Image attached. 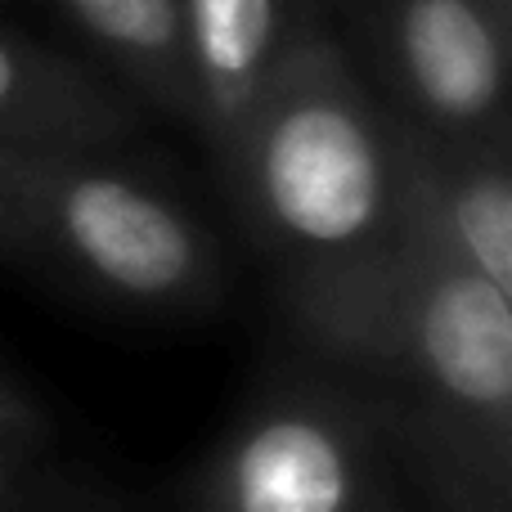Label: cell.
<instances>
[{"instance_id": "cell-1", "label": "cell", "mask_w": 512, "mask_h": 512, "mask_svg": "<svg viewBox=\"0 0 512 512\" xmlns=\"http://www.w3.org/2000/svg\"><path fill=\"white\" fill-rule=\"evenodd\" d=\"M297 337L351 373L396 459L450 512H508L512 297L391 234L378 252L283 283Z\"/></svg>"}, {"instance_id": "cell-2", "label": "cell", "mask_w": 512, "mask_h": 512, "mask_svg": "<svg viewBox=\"0 0 512 512\" xmlns=\"http://www.w3.org/2000/svg\"><path fill=\"white\" fill-rule=\"evenodd\" d=\"M216 171L279 283L337 270L396 234L387 108L342 27H319L283 59Z\"/></svg>"}, {"instance_id": "cell-3", "label": "cell", "mask_w": 512, "mask_h": 512, "mask_svg": "<svg viewBox=\"0 0 512 512\" xmlns=\"http://www.w3.org/2000/svg\"><path fill=\"white\" fill-rule=\"evenodd\" d=\"M0 256L140 315H198L225 288L203 216L117 153L0 149Z\"/></svg>"}, {"instance_id": "cell-4", "label": "cell", "mask_w": 512, "mask_h": 512, "mask_svg": "<svg viewBox=\"0 0 512 512\" xmlns=\"http://www.w3.org/2000/svg\"><path fill=\"white\" fill-rule=\"evenodd\" d=\"M396 445L342 378H274L194 477L189 512H396Z\"/></svg>"}, {"instance_id": "cell-5", "label": "cell", "mask_w": 512, "mask_h": 512, "mask_svg": "<svg viewBox=\"0 0 512 512\" xmlns=\"http://www.w3.org/2000/svg\"><path fill=\"white\" fill-rule=\"evenodd\" d=\"M378 99L459 140H508L512 0H337Z\"/></svg>"}, {"instance_id": "cell-6", "label": "cell", "mask_w": 512, "mask_h": 512, "mask_svg": "<svg viewBox=\"0 0 512 512\" xmlns=\"http://www.w3.org/2000/svg\"><path fill=\"white\" fill-rule=\"evenodd\" d=\"M387 108V104H382ZM396 234L472 270L512 297L508 140H459L387 108Z\"/></svg>"}, {"instance_id": "cell-7", "label": "cell", "mask_w": 512, "mask_h": 512, "mask_svg": "<svg viewBox=\"0 0 512 512\" xmlns=\"http://www.w3.org/2000/svg\"><path fill=\"white\" fill-rule=\"evenodd\" d=\"M180 18L194 86L189 126L221 167L283 59L310 32L337 23V0H180Z\"/></svg>"}, {"instance_id": "cell-8", "label": "cell", "mask_w": 512, "mask_h": 512, "mask_svg": "<svg viewBox=\"0 0 512 512\" xmlns=\"http://www.w3.org/2000/svg\"><path fill=\"white\" fill-rule=\"evenodd\" d=\"M144 131V108L95 68L0 27V149L117 153Z\"/></svg>"}, {"instance_id": "cell-9", "label": "cell", "mask_w": 512, "mask_h": 512, "mask_svg": "<svg viewBox=\"0 0 512 512\" xmlns=\"http://www.w3.org/2000/svg\"><path fill=\"white\" fill-rule=\"evenodd\" d=\"M68 23L95 45L108 77L140 108L194 117L180 0H59Z\"/></svg>"}, {"instance_id": "cell-10", "label": "cell", "mask_w": 512, "mask_h": 512, "mask_svg": "<svg viewBox=\"0 0 512 512\" xmlns=\"http://www.w3.org/2000/svg\"><path fill=\"white\" fill-rule=\"evenodd\" d=\"M0 512H122V504L108 490H95L86 481L59 477L54 468H45L23 490L0 499Z\"/></svg>"}, {"instance_id": "cell-11", "label": "cell", "mask_w": 512, "mask_h": 512, "mask_svg": "<svg viewBox=\"0 0 512 512\" xmlns=\"http://www.w3.org/2000/svg\"><path fill=\"white\" fill-rule=\"evenodd\" d=\"M45 472V423H0V499L23 490Z\"/></svg>"}, {"instance_id": "cell-12", "label": "cell", "mask_w": 512, "mask_h": 512, "mask_svg": "<svg viewBox=\"0 0 512 512\" xmlns=\"http://www.w3.org/2000/svg\"><path fill=\"white\" fill-rule=\"evenodd\" d=\"M0 423H18V427H36L45 423L41 414H36V405L23 396V391L9 382V373L0 369Z\"/></svg>"}]
</instances>
